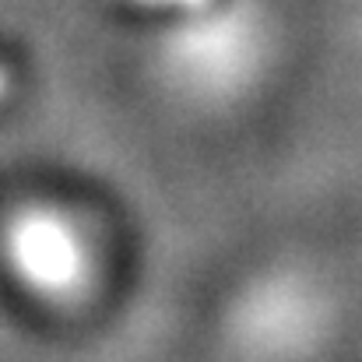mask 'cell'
I'll return each instance as SVG.
<instances>
[{
  "mask_svg": "<svg viewBox=\"0 0 362 362\" xmlns=\"http://www.w3.org/2000/svg\"><path fill=\"white\" fill-rule=\"evenodd\" d=\"M11 253L28 281L42 288H67L78 281V246L57 218L32 215L11 233Z\"/></svg>",
  "mask_w": 362,
  "mask_h": 362,
  "instance_id": "1",
  "label": "cell"
},
{
  "mask_svg": "<svg viewBox=\"0 0 362 362\" xmlns=\"http://www.w3.org/2000/svg\"><path fill=\"white\" fill-rule=\"evenodd\" d=\"M130 4H144V7H197L204 0H130Z\"/></svg>",
  "mask_w": 362,
  "mask_h": 362,
  "instance_id": "2",
  "label": "cell"
},
{
  "mask_svg": "<svg viewBox=\"0 0 362 362\" xmlns=\"http://www.w3.org/2000/svg\"><path fill=\"white\" fill-rule=\"evenodd\" d=\"M4 88H7V78H4V74H0V92H4Z\"/></svg>",
  "mask_w": 362,
  "mask_h": 362,
  "instance_id": "3",
  "label": "cell"
}]
</instances>
